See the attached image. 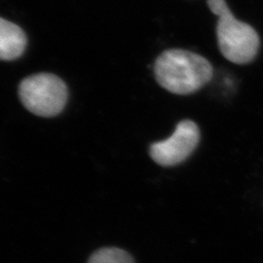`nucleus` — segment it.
<instances>
[{"label": "nucleus", "mask_w": 263, "mask_h": 263, "mask_svg": "<svg viewBox=\"0 0 263 263\" xmlns=\"http://www.w3.org/2000/svg\"><path fill=\"white\" fill-rule=\"evenodd\" d=\"M158 84L173 94L190 95L207 85L214 69L206 58L183 49H169L154 64Z\"/></svg>", "instance_id": "nucleus-1"}, {"label": "nucleus", "mask_w": 263, "mask_h": 263, "mask_svg": "<svg viewBox=\"0 0 263 263\" xmlns=\"http://www.w3.org/2000/svg\"><path fill=\"white\" fill-rule=\"evenodd\" d=\"M88 263H135L131 254L118 248H103L96 251Z\"/></svg>", "instance_id": "nucleus-6"}, {"label": "nucleus", "mask_w": 263, "mask_h": 263, "mask_svg": "<svg viewBox=\"0 0 263 263\" xmlns=\"http://www.w3.org/2000/svg\"><path fill=\"white\" fill-rule=\"evenodd\" d=\"M199 141L200 130L197 124L192 120H182L169 139L151 144L149 155L162 167L177 166L193 153Z\"/></svg>", "instance_id": "nucleus-4"}, {"label": "nucleus", "mask_w": 263, "mask_h": 263, "mask_svg": "<svg viewBox=\"0 0 263 263\" xmlns=\"http://www.w3.org/2000/svg\"><path fill=\"white\" fill-rule=\"evenodd\" d=\"M19 95L21 102L28 111L41 117H52L64 109L67 88L58 76L37 73L21 82Z\"/></svg>", "instance_id": "nucleus-3"}, {"label": "nucleus", "mask_w": 263, "mask_h": 263, "mask_svg": "<svg viewBox=\"0 0 263 263\" xmlns=\"http://www.w3.org/2000/svg\"><path fill=\"white\" fill-rule=\"evenodd\" d=\"M217 16L216 37L222 56L237 65H247L257 56L260 39L252 26L236 19L226 0H208Z\"/></svg>", "instance_id": "nucleus-2"}, {"label": "nucleus", "mask_w": 263, "mask_h": 263, "mask_svg": "<svg viewBox=\"0 0 263 263\" xmlns=\"http://www.w3.org/2000/svg\"><path fill=\"white\" fill-rule=\"evenodd\" d=\"M27 35L16 24L0 17V60L13 61L22 56L27 47Z\"/></svg>", "instance_id": "nucleus-5"}]
</instances>
